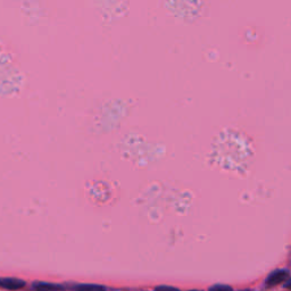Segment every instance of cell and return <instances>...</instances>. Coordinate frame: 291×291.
I'll return each mask as SVG.
<instances>
[{
  "instance_id": "obj_1",
  "label": "cell",
  "mask_w": 291,
  "mask_h": 291,
  "mask_svg": "<svg viewBox=\"0 0 291 291\" xmlns=\"http://www.w3.org/2000/svg\"><path fill=\"white\" fill-rule=\"evenodd\" d=\"M289 278V273L287 271L284 270H275L272 272L271 274H269V276L266 278L265 281V284L267 287H274L276 284H280L284 282V281H287Z\"/></svg>"
},
{
  "instance_id": "obj_2",
  "label": "cell",
  "mask_w": 291,
  "mask_h": 291,
  "mask_svg": "<svg viewBox=\"0 0 291 291\" xmlns=\"http://www.w3.org/2000/svg\"><path fill=\"white\" fill-rule=\"evenodd\" d=\"M25 282L17 278H0V288L7 290H20L24 288Z\"/></svg>"
},
{
  "instance_id": "obj_3",
  "label": "cell",
  "mask_w": 291,
  "mask_h": 291,
  "mask_svg": "<svg viewBox=\"0 0 291 291\" xmlns=\"http://www.w3.org/2000/svg\"><path fill=\"white\" fill-rule=\"evenodd\" d=\"M33 289L35 291H59L61 290V285L50 283V282H41V281H38V282L33 283Z\"/></svg>"
},
{
  "instance_id": "obj_4",
  "label": "cell",
  "mask_w": 291,
  "mask_h": 291,
  "mask_svg": "<svg viewBox=\"0 0 291 291\" xmlns=\"http://www.w3.org/2000/svg\"><path fill=\"white\" fill-rule=\"evenodd\" d=\"M76 291H106L104 285L99 284H80L77 285Z\"/></svg>"
},
{
  "instance_id": "obj_5",
  "label": "cell",
  "mask_w": 291,
  "mask_h": 291,
  "mask_svg": "<svg viewBox=\"0 0 291 291\" xmlns=\"http://www.w3.org/2000/svg\"><path fill=\"white\" fill-rule=\"evenodd\" d=\"M210 291H233L230 285L226 284H215L210 289Z\"/></svg>"
},
{
  "instance_id": "obj_6",
  "label": "cell",
  "mask_w": 291,
  "mask_h": 291,
  "mask_svg": "<svg viewBox=\"0 0 291 291\" xmlns=\"http://www.w3.org/2000/svg\"><path fill=\"white\" fill-rule=\"evenodd\" d=\"M154 291H180L178 288L170 287V285H159Z\"/></svg>"
},
{
  "instance_id": "obj_7",
  "label": "cell",
  "mask_w": 291,
  "mask_h": 291,
  "mask_svg": "<svg viewBox=\"0 0 291 291\" xmlns=\"http://www.w3.org/2000/svg\"><path fill=\"white\" fill-rule=\"evenodd\" d=\"M284 287L287 288V289H291V278H290V279L288 278L287 282H285V284H284Z\"/></svg>"
},
{
  "instance_id": "obj_8",
  "label": "cell",
  "mask_w": 291,
  "mask_h": 291,
  "mask_svg": "<svg viewBox=\"0 0 291 291\" xmlns=\"http://www.w3.org/2000/svg\"><path fill=\"white\" fill-rule=\"evenodd\" d=\"M189 291H199V290H189Z\"/></svg>"
},
{
  "instance_id": "obj_9",
  "label": "cell",
  "mask_w": 291,
  "mask_h": 291,
  "mask_svg": "<svg viewBox=\"0 0 291 291\" xmlns=\"http://www.w3.org/2000/svg\"><path fill=\"white\" fill-rule=\"evenodd\" d=\"M244 291H246V290H244Z\"/></svg>"
}]
</instances>
